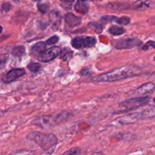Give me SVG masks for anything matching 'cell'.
<instances>
[{"mask_svg":"<svg viewBox=\"0 0 155 155\" xmlns=\"http://www.w3.org/2000/svg\"><path fill=\"white\" fill-rule=\"evenodd\" d=\"M139 72V68L137 67L132 65H126L116 68L107 73L97 75L96 77L94 78L93 81L95 82H111V81H120L137 75Z\"/></svg>","mask_w":155,"mask_h":155,"instance_id":"cell-1","label":"cell"},{"mask_svg":"<svg viewBox=\"0 0 155 155\" xmlns=\"http://www.w3.org/2000/svg\"><path fill=\"white\" fill-rule=\"evenodd\" d=\"M28 138L38 144L44 151L51 153L58 143L57 137L53 134H44L39 132H32Z\"/></svg>","mask_w":155,"mask_h":155,"instance_id":"cell-2","label":"cell"},{"mask_svg":"<svg viewBox=\"0 0 155 155\" xmlns=\"http://www.w3.org/2000/svg\"><path fill=\"white\" fill-rule=\"evenodd\" d=\"M153 117H155V107H147L140 111L123 116L118 119L117 121L121 125H127L135 123L138 120L153 118Z\"/></svg>","mask_w":155,"mask_h":155,"instance_id":"cell-3","label":"cell"},{"mask_svg":"<svg viewBox=\"0 0 155 155\" xmlns=\"http://www.w3.org/2000/svg\"><path fill=\"white\" fill-rule=\"evenodd\" d=\"M150 97H132L130 99L126 100L120 104V107L123 108V110L117 112V113H123L133 109L138 108L140 107L145 105L149 102Z\"/></svg>","mask_w":155,"mask_h":155,"instance_id":"cell-4","label":"cell"},{"mask_svg":"<svg viewBox=\"0 0 155 155\" xmlns=\"http://www.w3.org/2000/svg\"><path fill=\"white\" fill-rule=\"evenodd\" d=\"M96 44V39L93 37H87V36H78L76 37L71 41V46L74 49L81 50L84 48L92 47Z\"/></svg>","mask_w":155,"mask_h":155,"instance_id":"cell-5","label":"cell"},{"mask_svg":"<svg viewBox=\"0 0 155 155\" xmlns=\"http://www.w3.org/2000/svg\"><path fill=\"white\" fill-rule=\"evenodd\" d=\"M31 123L44 129H50V128L53 127V126H56L55 116H39V117L34 119Z\"/></svg>","mask_w":155,"mask_h":155,"instance_id":"cell-6","label":"cell"},{"mask_svg":"<svg viewBox=\"0 0 155 155\" xmlns=\"http://www.w3.org/2000/svg\"><path fill=\"white\" fill-rule=\"evenodd\" d=\"M61 51H62V49L59 47H50L48 50H46L41 56H39L38 59L42 62H50L59 56Z\"/></svg>","mask_w":155,"mask_h":155,"instance_id":"cell-7","label":"cell"},{"mask_svg":"<svg viewBox=\"0 0 155 155\" xmlns=\"http://www.w3.org/2000/svg\"><path fill=\"white\" fill-rule=\"evenodd\" d=\"M141 44V41L138 38H125L116 41L115 43V47L117 49H131Z\"/></svg>","mask_w":155,"mask_h":155,"instance_id":"cell-8","label":"cell"},{"mask_svg":"<svg viewBox=\"0 0 155 155\" xmlns=\"http://www.w3.org/2000/svg\"><path fill=\"white\" fill-rule=\"evenodd\" d=\"M25 71L23 68H14L8 71L3 78V81L5 83H9L17 80L18 78L25 75Z\"/></svg>","mask_w":155,"mask_h":155,"instance_id":"cell-9","label":"cell"},{"mask_svg":"<svg viewBox=\"0 0 155 155\" xmlns=\"http://www.w3.org/2000/svg\"><path fill=\"white\" fill-rule=\"evenodd\" d=\"M65 21L68 26L74 28V27L78 26L81 24V18L74 15L72 13H68L65 16Z\"/></svg>","mask_w":155,"mask_h":155,"instance_id":"cell-10","label":"cell"},{"mask_svg":"<svg viewBox=\"0 0 155 155\" xmlns=\"http://www.w3.org/2000/svg\"><path fill=\"white\" fill-rule=\"evenodd\" d=\"M46 47H47V43L46 42L41 41V42L37 43V44H35L31 47V53L34 56H36L38 57L39 56H41L47 50Z\"/></svg>","mask_w":155,"mask_h":155,"instance_id":"cell-11","label":"cell"},{"mask_svg":"<svg viewBox=\"0 0 155 155\" xmlns=\"http://www.w3.org/2000/svg\"><path fill=\"white\" fill-rule=\"evenodd\" d=\"M74 9L79 14H87L89 11V6L87 1L86 0H78V2L74 5Z\"/></svg>","mask_w":155,"mask_h":155,"instance_id":"cell-12","label":"cell"},{"mask_svg":"<svg viewBox=\"0 0 155 155\" xmlns=\"http://www.w3.org/2000/svg\"><path fill=\"white\" fill-rule=\"evenodd\" d=\"M154 88H155V84H153V82H147V83H145V84H142L141 86H140L139 87H138L136 90V93L139 94H141V95H144L153 91Z\"/></svg>","mask_w":155,"mask_h":155,"instance_id":"cell-13","label":"cell"},{"mask_svg":"<svg viewBox=\"0 0 155 155\" xmlns=\"http://www.w3.org/2000/svg\"><path fill=\"white\" fill-rule=\"evenodd\" d=\"M50 19L51 23L53 25V27L57 28L60 25L61 21V15L57 11H52L50 13Z\"/></svg>","mask_w":155,"mask_h":155,"instance_id":"cell-14","label":"cell"},{"mask_svg":"<svg viewBox=\"0 0 155 155\" xmlns=\"http://www.w3.org/2000/svg\"><path fill=\"white\" fill-rule=\"evenodd\" d=\"M70 116V113H67V112H62V113H59L58 115H56L55 116V123L56 125L61 124L63 122L66 121Z\"/></svg>","mask_w":155,"mask_h":155,"instance_id":"cell-15","label":"cell"},{"mask_svg":"<svg viewBox=\"0 0 155 155\" xmlns=\"http://www.w3.org/2000/svg\"><path fill=\"white\" fill-rule=\"evenodd\" d=\"M26 53V50L25 47L23 46H18V47H15L13 48L12 53L14 56H17V57H21V56H24Z\"/></svg>","mask_w":155,"mask_h":155,"instance_id":"cell-16","label":"cell"},{"mask_svg":"<svg viewBox=\"0 0 155 155\" xmlns=\"http://www.w3.org/2000/svg\"><path fill=\"white\" fill-rule=\"evenodd\" d=\"M125 32H126V30L122 27L119 26H112L109 29V33L115 36L121 35V34H124Z\"/></svg>","mask_w":155,"mask_h":155,"instance_id":"cell-17","label":"cell"},{"mask_svg":"<svg viewBox=\"0 0 155 155\" xmlns=\"http://www.w3.org/2000/svg\"><path fill=\"white\" fill-rule=\"evenodd\" d=\"M72 56V52L68 48H65L64 50H62L61 51L60 55H59V57L64 61H67L70 59V58Z\"/></svg>","mask_w":155,"mask_h":155,"instance_id":"cell-18","label":"cell"},{"mask_svg":"<svg viewBox=\"0 0 155 155\" xmlns=\"http://www.w3.org/2000/svg\"><path fill=\"white\" fill-rule=\"evenodd\" d=\"M113 21H116L118 25H126L130 23V18L128 17H122V18H114Z\"/></svg>","mask_w":155,"mask_h":155,"instance_id":"cell-19","label":"cell"},{"mask_svg":"<svg viewBox=\"0 0 155 155\" xmlns=\"http://www.w3.org/2000/svg\"><path fill=\"white\" fill-rule=\"evenodd\" d=\"M88 26L91 28L97 34H100L103 31V26L99 23H95V22H90L88 24Z\"/></svg>","mask_w":155,"mask_h":155,"instance_id":"cell-20","label":"cell"},{"mask_svg":"<svg viewBox=\"0 0 155 155\" xmlns=\"http://www.w3.org/2000/svg\"><path fill=\"white\" fill-rule=\"evenodd\" d=\"M81 154V150L78 147H74L69 149L67 151L64 152L62 155H80Z\"/></svg>","mask_w":155,"mask_h":155,"instance_id":"cell-21","label":"cell"},{"mask_svg":"<svg viewBox=\"0 0 155 155\" xmlns=\"http://www.w3.org/2000/svg\"><path fill=\"white\" fill-rule=\"evenodd\" d=\"M41 67V64L37 63V62H31L28 65V68L32 72H37L40 70Z\"/></svg>","mask_w":155,"mask_h":155,"instance_id":"cell-22","label":"cell"},{"mask_svg":"<svg viewBox=\"0 0 155 155\" xmlns=\"http://www.w3.org/2000/svg\"><path fill=\"white\" fill-rule=\"evenodd\" d=\"M35 153L31 150H21L19 151L15 152V153H11L9 155H34Z\"/></svg>","mask_w":155,"mask_h":155,"instance_id":"cell-23","label":"cell"},{"mask_svg":"<svg viewBox=\"0 0 155 155\" xmlns=\"http://www.w3.org/2000/svg\"><path fill=\"white\" fill-rule=\"evenodd\" d=\"M58 41H59V37H58V36H53V37H50V38L46 41V43H47V44H48V45H53V44H56V43L58 42Z\"/></svg>","mask_w":155,"mask_h":155,"instance_id":"cell-24","label":"cell"},{"mask_svg":"<svg viewBox=\"0 0 155 155\" xmlns=\"http://www.w3.org/2000/svg\"><path fill=\"white\" fill-rule=\"evenodd\" d=\"M37 7H38L39 11L41 12L42 14H45L49 10V6L47 5H46V4H39Z\"/></svg>","mask_w":155,"mask_h":155,"instance_id":"cell-25","label":"cell"},{"mask_svg":"<svg viewBox=\"0 0 155 155\" xmlns=\"http://www.w3.org/2000/svg\"><path fill=\"white\" fill-rule=\"evenodd\" d=\"M148 47H152L153 48H155V41H149L144 46V47L142 48V50H147L148 49Z\"/></svg>","mask_w":155,"mask_h":155,"instance_id":"cell-26","label":"cell"},{"mask_svg":"<svg viewBox=\"0 0 155 155\" xmlns=\"http://www.w3.org/2000/svg\"><path fill=\"white\" fill-rule=\"evenodd\" d=\"M10 8H11V5H10L9 3H4L3 5H2L1 10H2V12H7L9 11Z\"/></svg>","mask_w":155,"mask_h":155,"instance_id":"cell-27","label":"cell"},{"mask_svg":"<svg viewBox=\"0 0 155 155\" xmlns=\"http://www.w3.org/2000/svg\"><path fill=\"white\" fill-rule=\"evenodd\" d=\"M90 73H91L90 68H84L80 71V74H81V75H87V74H89Z\"/></svg>","mask_w":155,"mask_h":155,"instance_id":"cell-28","label":"cell"},{"mask_svg":"<svg viewBox=\"0 0 155 155\" xmlns=\"http://www.w3.org/2000/svg\"><path fill=\"white\" fill-rule=\"evenodd\" d=\"M60 1L61 2H62V5H68V6H70V5L74 2V0H60Z\"/></svg>","mask_w":155,"mask_h":155,"instance_id":"cell-29","label":"cell"},{"mask_svg":"<svg viewBox=\"0 0 155 155\" xmlns=\"http://www.w3.org/2000/svg\"><path fill=\"white\" fill-rule=\"evenodd\" d=\"M5 59H0V65H4V64L5 63Z\"/></svg>","mask_w":155,"mask_h":155,"instance_id":"cell-30","label":"cell"},{"mask_svg":"<svg viewBox=\"0 0 155 155\" xmlns=\"http://www.w3.org/2000/svg\"><path fill=\"white\" fill-rule=\"evenodd\" d=\"M2 27L0 25V34L2 33Z\"/></svg>","mask_w":155,"mask_h":155,"instance_id":"cell-31","label":"cell"},{"mask_svg":"<svg viewBox=\"0 0 155 155\" xmlns=\"http://www.w3.org/2000/svg\"><path fill=\"white\" fill-rule=\"evenodd\" d=\"M91 1H100V0H91Z\"/></svg>","mask_w":155,"mask_h":155,"instance_id":"cell-32","label":"cell"},{"mask_svg":"<svg viewBox=\"0 0 155 155\" xmlns=\"http://www.w3.org/2000/svg\"><path fill=\"white\" fill-rule=\"evenodd\" d=\"M33 1H41V0H33Z\"/></svg>","mask_w":155,"mask_h":155,"instance_id":"cell-33","label":"cell"},{"mask_svg":"<svg viewBox=\"0 0 155 155\" xmlns=\"http://www.w3.org/2000/svg\"><path fill=\"white\" fill-rule=\"evenodd\" d=\"M153 102H154V103H155V97H154V98H153Z\"/></svg>","mask_w":155,"mask_h":155,"instance_id":"cell-34","label":"cell"},{"mask_svg":"<svg viewBox=\"0 0 155 155\" xmlns=\"http://www.w3.org/2000/svg\"><path fill=\"white\" fill-rule=\"evenodd\" d=\"M153 60H154V61H155V57H154V58H153Z\"/></svg>","mask_w":155,"mask_h":155,"instance_id":"cell-35","label":"cell"}]
</instances>
